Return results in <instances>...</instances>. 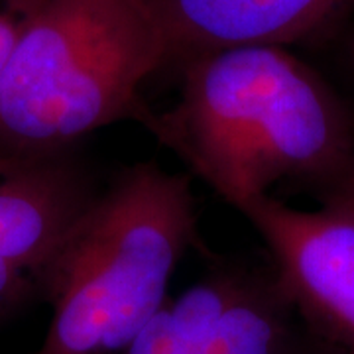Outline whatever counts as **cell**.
<instances>
[{"label": "cell", "instance_id": "10", "mask_svg": "<svg viewBox=\"0 0 354 354\" xmlns=\"http://www.w3.org/2000/svg\"><path fill=\"white\" fill-rule=\"evenodd\" d=\"M39 286L26 272L0 260V319L16 311Z\"/></svg>", "mask_w": 354, "mask_h": 354}, {"label": "cell", "instance_id": "9", "mask_svg": "<svg viewBox=\"0 0 354 354\" xmlns=\"http://www.w3.org/2000/svg\"><path fill=\"white\" fill-rule=\"evenodd\" d=\"M44 0H0V79L12 57L26 22Z\"/></svg>", "mask_w": 354, "mask_h": 354}, {"label": "cell", "instance_id": "8", "mask_svg": "<svg viewBox=\"0 0 354 354\" xmlns=\"http://www.w3.org/2000/svg\"><path fill=\"white\" fill-rule=\"evenodd\" d=\"M241 278V274H216L195 283L174 301H165L120 354H203Z\"/></svg>", "mask_w": 354, "mask_h": 354}, {"label": "cell", "instance_id": "7", "mask_svg": "<svg viewBox=\"0 0 354 354\" xmlns=\"http://www.w3.org/2000/svg\"><path fill=\"white\" fill-rule=\"evenodd\" d=\"M293 307L274 279L242 276L203 354H295Z\"/></svg>", "mask_w": 354, "mask_h": 354}, {"label": "cell", "instance_id": "3", "mask_svg": "<svg viewBox=\"0 0 354 354\" xmlns=\"http://www.w3.org/2000/svg\"><path fill=\"white\" fill-rule=\"evenodd\" d=\"M195 236L189 177L127 169L99 195L41 279L51 323L34 354H120L167 301Z\"/></svg>", "mask_w": 354, "mask_h": 354}, {"label": "cell", "instance_id": "5", "mask_svg": "<svg viewBox=\"0 0 354 354\" xmlns=\"http://www.w3.org/2000/svg\"><path fill=\"white\" fill-rule=\"evenodd\" d=\"M99 193L59 152H0V260L41 279Z\"/></svg>", "mask_w": 354, "mask_h": 354}, {"label": "cell", "instance_id": "11", "mask_svg": "<svg viewBox=\"0 0 354 354\" xmlns=\"http://www.w3.org/2000/svg\"><path fill=\"white\" fill-rule=\"evenodd\" d=\"M342 191L341 195L337 199L346 203H353L354 205V167H351L346 174H344V179H342Z\"/></svg>", "mask_w": 354, "mask_h": 354}, {"label": "cell", "instance_id": "1", "mask_svg": "<svg viewBox=\"0 0 354 354\" xmlns=\"http://www.w3.org/2000/svg\"><path fill=\"white\" fill-rule=\"evenodd\" d=\"M150 130L239 211L279 181L348 171L341 106L279 46L193 57L179 102Z\"/></svg>", "mask_w": 354, "mask_h": 354}, {"label": "cell", "instance_id": "4", "mask_svg": "<svg viewBox=\"0 0 354 354\" xmlns=\"http://www.w3.org/2000/svg\"><path fill=\"white\" fill-rule=\"evenodd\" d=\"M241 213L276 260V281L295 313L333 346L354 354V205L301 211L266 195Z\"/></svg>", "mask_w": 354, "mask_h": 354}, {"label": "cell", "instance_id": "6", "mask_svg": "<svg viewBox=\"0 0 354 354\" xmlns=\"http://www.w3.org/2000/svg\"><path fill=\"white\" fill-rule=\"evenodd\" d=\"M171 53L193 57L239 46H279L325 22L351 0H150Z\"/></svg>", "mask_w": 354, "mask_h": 354}, {"label": "cell", "instance_id": "2", "mask_svg": "<svg viewBox=\"0 0 354 354\" xmlns=\"http://www.w3.org/2000/svg\"><path fill=\"white\" fill-rule=\"evenodd\" d=\"M169 55L150 0H44L0 79V148L62 152L118 120L150 128L140 87Z\"/></svg>", "mask_w": 354, "mask_h": 354}]
</instances>
